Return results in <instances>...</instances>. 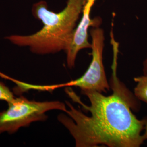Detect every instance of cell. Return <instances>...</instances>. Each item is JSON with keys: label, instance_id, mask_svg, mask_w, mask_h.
Instances as JSON below:
<instances>
[{"label": "cell", "instance_id": "6da1fadb", "mask_svg": "<svg viewBox=\"0 0 147 147\" xmlns=\"http://www.w3.org/2000/svg\"><path fill=\"white\" fill-rule=\"evenodd\" d=\"M113 91L109 96L93 90L81 92L89 99L90 105L87 106L73 91L65 89L73 100L90 113L86 115L67 101V115H58V121L71 135L76 147H139L146 140L141 135L146 120H139L132 113L131 104L118 84L114 85Z\"/></svg>", "mask_w": 147, "mask_h": 147}, {"label": "cell", "instance_id": "7a4b0ae2", "mask_svg": "<svg viewBox=\"0 0 147 147\" xmlns=\"http://www.w3.org/2000/svg\"><path fill=\"white\" fill-rule=\"evenodd\" d=\"M86 0H67L62 11L49 9L47 2L40 0L32 7V14L42 22V28L30 35L13 34L5 37L13 45L28 48L38 55L65 51L82 16Z\"/></svg>", "mask_w": 147, "mask_h": 147}, {"label": "cell", "instance_id": "3957f363", "mask_svg": "<svg viewBox=\"0 0 147 147\" xmlns=\"http://www.w3.org/2000/svg\"><path fill=\"white\" fill-rule=\"evenodd\" d=\"M8 107L0 111V135L13 134L22 127H28L32 123L46 121V113L53 110H67L66 104L59 101H37L24 96L16 97L8 102Z\"/></svg>", "mask_w": 147, "mask_h": 147}, {"label": "cell", "instance_id": "277c9868", "mask_svg": "<svg viewBox=\"0 0 147 147\" xmlns=\"http://www.w3.org/2000/svg\"><path fill=\"white\" fill-rule=\"evenodd\" d=\"M92 39V61L86 73L79 79L59 87L75 86L81 92L87 90L106 93L110 89L103 64V51L105 46L104 31L100 27H92L89 30Z\"/></svg>", "mask_w": 147, "mask_h": 147}, {"label": "cell", "instance_id": "5b68a950", "mask_svg": "<svg viewBox=\"0 0 147 147\" xmlns=\"http://www.w3.org/2000/svg\"><path fill=\"white\" fill-rule=\"evenodd\" d=\"M96 0H86L79 23L74 32L70 42L64 51L66 53V63L69 69L75 66L78 53L83 49H91V42L88 40L90 27H100L102 24L101 17L91 18L92 9Z\"/></svg>", "mask_w": 147, "mask_h": 147}, {"label": "cell", "instance_id": "8992f818", "mask_svg": "<svg viewBox=\"0 0 147 147\" xmlns=\"http://www.w3.org/2000/svg\"><path fill=\"white\" fill-rule=\"evenodd\" d=\"M137 84L134 89V94L138 99L147 104V75L134 78Z\"/></svg>", "mask_w": 147, "mask_h": 147}, {"label": "cell", "instance_id": "52a82bcc", "mask_svg": "<svg viewBox=\"0 0 147 147\" xmlns=\"http://www.w3.org/2000/svg\"><path fill=\"white\" fill-rule=\"evenodd\" d=\"M16 98L13 92L3 82L0 81V100L6 101L7 103Z\"/></svg>", "mask_w": 147, "mask_h": 147}, {"label": "cell", "instance_id": "ba28073f", "mask_svg": "<svg viewBox=\"0 0 147 147\" xmlns=\"http://www.w3.org/2000/svg\"><path fill=\"white\" fill-rule=\"evenodd\" d=\"M143 75H147V57L145 59L143 63Z\"/></svg>", "mask_w": 147, "mask_h": 147}, {"label": "cell", "instance_id": "9c48e42d", "mask_svg": "<svg viewBox=\"0 0 147 147\" xmlns=\"http://www.w3.org/2000/svg\"><path fill=\"white\" fill-rule=\"evenodd\" d=\"M145 124H144V130H145V132L143 134V136L144 137L145 139L147 140V119H145Z\"/></svg>", "mask_w": 147, "mask_h": 147}]
</instances>
